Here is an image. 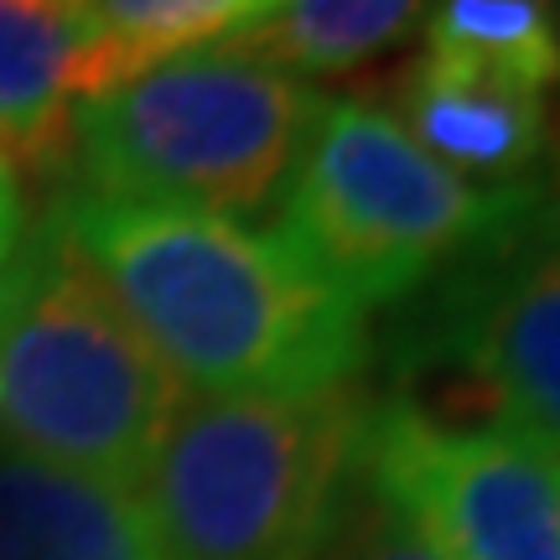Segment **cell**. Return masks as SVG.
<instances>
[{
	"instance_id": "15",
	"label": "cell",
	"mask_w": 560,
	"mask_h": 560,
	"mask_svg": "<svg viewBox=\"0 0 560 560\" xmlns=\"http://www.w3.org/2000/svg\"><path fill=\"white\" fill-rule=\"evenodd\" d=\"M21 187H16V172L0 161V276H5V265L16 260L21 249Z\"/></svg>"
},
{
	"instance_id": "6",
	"label": "cell",
	"mask_w": 560,
	"mask_h": 560,
	"mask_svg": "<svg viewBox=\"0 0 560 560\" xmlns=\"http://www.w3.org/2000/svg\"><path fill=\"white\" fill-rule=\"evenodd\" d=\"M363 482L441 560H560V457L503 425H446L384 400L363 416Z\"/></svg>"
},
{
	"instance_id": "7",
	"label": "cell",
	"mask_w": 560,
	"mask_h": 560,
	"mask_svg": "<svg viewBox=\"0 0 560 560\" xmlns=\"http://www.w3.org/2000/svg\"><path fill=\"white\" fill-rule=\"evenodd\" d=\"M493 260L446 285L425 332L431 400L446 425H503L560 457V244H488Z\"/></svg>"
},
{
	"instance_id": "10",
	"label": "cell",
	"mask_w": 560,
	"mask_h": 560,
	"mask_svg": "<svg viewBox=\"0 0 560 560\" xmlns=\"http://www.w3.org/2000/svg\"><path fill=\"white\" fill-rule=\"evenodd\" d=\"M79 0H0V161L52 172L68 161L73 109L89 100Z\"/></svg>"
},
{
	"instance_id": "14",
	"label": "cell",
	"mask_w": 560,
	"mask_h": 560,
	"mask_svg": "<svg viewBox=\"0 0 560 560\" xmlns=\"http://www.w3.org/2000/svg\"><path fill=\"white\" fill-rule=\"evenodd\" d=\"M327 560H441L425 540H416L389 509L369 503L363 514H353L348 535L338 540V550Z\"/></svg>"
},
{
	"instance_id": "11",
	"label": "cell",
	"mask_w": 560,
	"mask_h": 560,
	"mask_svg": "<svg viewBox=\"0 0 560 560\" xmlns=\"http://www.w3.org/2000/svg\"><path fill=\"white\" fill-rule=\"evenodd\" d=\"M276 0H79L89 26V100L140 79L145 68L223 42L260 21Z\"/></svg>"
},
{
	"instance_id": "9",
	"label": "cell",
	"mask_w": 560,
	"mask_h": 560,
	"mask_svg": "<svg viewBox=\"0 0 560 560\" xmlns=\"http://www.w3.org/2000/svg\"><path fill=\"white\" fill-rule=\"evenodd\" d=\"M0 560H172L140 488L0 446Z\"/></svg>"
},
{
	"instance_id": "5",
	"label": "cell",
	"mask_w": 560,
	"mask_h": 560,
	"mask_svg": "<svg viewBox=\"0 0 560 560\" xmlns=\"http://www.w3.org/2000/svg\"><path fill=\"white\" fill-rule=\"evenodd\" d=\"M529 213L520 187H478L446 172L395 115L359 100H322L280 192L276 240L363 317L410 296L467 249H488Z\"/></svg>"
},
{
	"instance_id": "8",
	"label": "cell",
	"mask_w": 560,
	"mask_h": 560,
	"mask_svg": "<svg viewBox=\"0 0 560 560\" xmlns=\"http://www.w3.org/2000/svg\"><path fill=\"white\" fill-rule=\"evenodd\" d=\"M540 83L503 73L493 62L425 52L400 83V130L431 161L478 187H509L524 177L550 136Z\"/></svg>"
},
{
	"instance_id": "4",
	"label": "cell",
	"mask_w": 560,
	"mask_h": 560,
	"mask_svg": "<svg viewBox=\"0 0 560 560\" xmlns=\"http://www.w3.org/2000/svg\"><path fill=\"white\" fill-rule=\"evenodd\" d=\"M363 416L348 389L312 400H198L145 478L172 560H327L353 524Z\"/></svg>"
},
{
	"instance_id": "12",
	"label": "cell",
	"mask_w": 560,
	"mask_h": 560,
	"mask_svg": "<svg viewBox=\"0 0 560 560\" xmlns=\"http://www.w3.org/2000/svg\"><path fill=\"white\" fill-rule=\"evenodd\" d=\"M425 0H276L260 21L234 32L240 47L285 73H342L384 52L420 16Z\"/></svg>"
},
{
	"instance_id": "2",
	"label": "cell",
	"mask_w": 560,
	"mask_h": 560,
	"mask_svg": "<svg viewBox=\"0 0 560 560\" xmlns=\"http://www.w3.org/2000/svg\"><path fill=\"white\" fill-rule=\"evenodd\" d=\"M192 395L47 219L0 276V446L145 488Z\"/></svg>"
},
{
	"instance_id": "3",
	"label": "cell",
	"mask_w": 560,
	"mask_h": 560,
	"mask_svg": "<svg viewBox=\"0 0 560 560\" xmlns=\"http://www.w3.org/2000/svg\"><path fill=\"white\" fill-rule=\"evenodd\" d=\"M317 109V89L223 37L83 100L68 156L94 198L244 223L280 202Z\"/></svg>"
},
{
	"instance_id": "1",
	"label": "cell",
	"mask_w": 560,
	"mask_h": 560,
	"mask_svg": "<svg viewBox=\"0 0 560 560\" xmlns=\"http://www.w3.org/2000/svg\"><path fill=\"white\" fill-rule=\"evenodd\" d=\"M198 400H312L359 380L363 312L249 223L68 192L47 213Z\"/></svg>"
},
{
	"instance_id": "13",
	"label": "cell",
	"mask_w": 560,
	"mask_h": 560,
	"mask_svg": "<svg viewBox=\"0 0 560 560\" xmlns=\"http://www.w3.org/2000/svg\"><path fill=\"white\" fill-rule=\"evenodd\" d=\"M425 52L493 62L550 89L560 79V0H436Z\"/></svg>"
}]
</instances>
